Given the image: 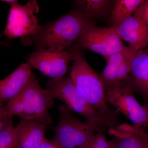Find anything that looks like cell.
<instances>
[{
	"instance_id": "e0dca14e",
	"label": "cell",
	"mask_w": 148,
	"mask_h": 148,
	"mask_svg": "<svg viewBox=\"0 0 148 148\" xmlns=\"http://www.w3.org/2000/svg\"><path fill=\"white\" fill-rule=\"evenodd\" d=\"M144 0H114L108 21V28L116 27L132 16Z\"/></svg>"
},
{
	"instance_id": "ba28073f",
	"label": "cell",
	"mask_w": 148,
	"mask_h": 148,
	"mask_svg": "<svg viewBox=\"0 0 148 148\" xmlns=\"http://www.w3.org/2000/svg\"><path fill=\"white\" fill-rule=\"evenodd\" d=\"M109 104L125 116L134 125L148 130V107L140 104L129 88L120 84L105 89Z\"/></svg>"
},
{
	"instance_id": "484cf974",
	"label": "cell",
	"mask_w": 148,
	"mask_h": 148,
	"mask_svg": "<svg viewBox=\"0 0 148 148\" xmlns=\"http://www.w3.org/2000/svg\"><path fill=\"white\" fill-rule=\"evenodd\" d=\"M147 133L148 135V131H147Z\"/></svg>"
},
{
	"instance_id": "ffe728a7",
	"label": "cell",
	"mask_w": 148,
	"mask_h": 148,
	"mask_svg": "<svg viewBox=\"0 0 148 148\" xmlns=\"http://www.w3.org/2000/svg\"><path fill=\"white\" fill-rule=\"evenodd\" d=\"M135 55L127 57L119 66L117 73L116 77L117 81L119 83L125 79L129 75L130 71L131 62Z\"/></svg>"
},
{
	"instance_id": "9a60e30c",
	"label": "cell",
	"mask_w": 148,
	"mask_h": 148,
	"mask_svg": "<svg viewBox=\"0 0 148 148\" xmlns=\"http://www.w3.org/2000/svg\"><path fill=\"white\" fill-rule=\"evenodd\" d=\"M114 0H75L73 10L91 20H108Z\"/></svg>"
},
{
	"instance_id": "7402d4cb",
	"label": "cell",
	"mask_w": 148,
	"mask_h": 148,
	"mask_svg": "<svg viewBox=\"0 0 148 148\" xmlns=\"http://www.w3.org/2000/svg\"><path fill=\"white\" fill-rule=\"evenodd\" d=\"M5 106L0 103V132L12 124V118L7 114Z\"/></svg>"
},
{
	"instance_id": "277c9868",
	"label": "cell",
	"mask_w": 148,
	"mask_h": 148,
	"mask_svg": "<svg viewBox=\"0 0 148 148\" xmlns=\"http://www.w3.org/2000/svg\"><path fill=\"white\" fill-rule=\"evenodd\" d=\"M46 86L54 100H61L72 111L84 116L86 122L95 126L97 132L106 131L108 128L104 119L80 94L70 75L58 79H51Z\"/></svg>"
},
{
	"instance_id": "6da1fadb",
	"label": "cell",
	"mask_w": 148,
	"mask_h": 148,
	"mask_svg": "<svg viewBox=\"0 0 148 148\" xmlns=\"http://www.w3.org/2000/svg\"><path fill=\"white\" fill-rule=\"evenodd\" d=\"M95 24V21L73 9L57 20L46 23L36 34L21 38V43L34 45L37 50L50 49L72 51L78 38Z\"/></svg>"
},
{
	"instance_id": "603a6c76",
	"label": "cell",
	"mask_w": 148,
	"mask_h": 148,
	"mask_svg": "<svg viewBox=\"0 0 148 148\" xmlns=\"http://www.w3.org/2000/svg\"><path fill=\"white\" fill-rule=\"evenodd\" d=\"M39 148H63L54 140L49 141L46 138Z\"/></svg>"
},
{
	"instance_id": "9c48e42d",
	"label": "cell",
	"mask_w": 148,
	"mask_h": 148,
	"mask_svg": "<svg viewBox=\"0 0 148 148\" xmlns=\"http://www.w3.org/2000/svg\"><path fill=\"white\" fill-rule=\"evenodd\" d=\"M115 27L101 28L92 25L80 36L75 43L80 50L93 51L105 58L125 47L116 33Z\"/></svg>"
},
{
	"instance_id": "44dd1931",
	"label": "cell",
	"mask_w": 148,
	"mask_h": 148,
	"mask_svg": "<svg viewBox=\"0 0 148 148\" xmlns=\"http://www.w3.org/2000/svg\"><path fill=\"white\" fill-rule=\"evenodd\" d=\"M132 15L139 18L148 25V0H144Z\"/></svg>"
},
{
	"instance_id": "ac0fdd59",
	"label": "cell",
	"mask_w": 148,
	"mask_h": 148,
	"mask_svg": "<svg viewBox=\"0 0 148 148\" xmlns=\"http://www.w3.org/2000/svg\"><path fill=\"white\" fill-rule=\"evenodd\" d=\"M0 148H17L16 129L13 124L0 132Z\"/></svg>"
},
{
	"instance_id": "d4e9b609",
	"label": "cell",
	"mask_w": 148,
	"mask_h": 148,
	"mask_svg": "<svg viewBox=\"0 0 148 148\" xmlns=\"http://www.w3.org/2000/svg\"><path fill=\"white\" fill-rule=\"evenodd\" d=\"M8 47L9 45L7 43L5 42H4L1 41H0V47Z\"/></svg>"
},
{
	"instance_id": "52a82bcc",
	"label": "cell",
	"mask_w": 148,
	"mask_h": 148,
	"mask_svg": "<svg viewBox=\"0 0 148 148\" xmlns=\"http://www.w3.org/2000/svg\"><path fill=\"white\" fill-rule=\"evenodd\" d=\"M39 11V7L36 1H29L24 5L17 3L10 6L3 35L9 39H12L18 37L21 38L38 33L42 27L35 15Z\"/></svg>"
},
{
	"instance_id": "7c38bea8",
	"label": "cell",
	"mask_w": 148,
	"mask_h": 148,
	"mask_svg": "<svg viewBox=\"0 0 148 148\" xmlns=\"http://www.w3.org/2000/svg\"><path fill=\"white\" fill-rule=\"evenodd\" d=\"M20 119L15 127L16 148H39L46 139L49 126L38 121Z\"/></svg>"
},
{
	"instance_id": "2e32d148",
	"label": "cell",
	"mask_w": 148,
	"mask_h": 148,
	"mask_svg": "<svg viewBox=\"0 0 148 148\" xmlns=\"http://www.w3.org/2000/svg\"><path fill=\"white\" fill-rule=\"evenodd\" d=\"M136 52L135 49L128 45L125 47L118 52L105 57L107 65L103 72L100 74L105 89L120 84L116 78L119 66L126 58L135 55Z\"/></svg>"
},
{
	"instance_id": "d6986e66",
	"label": "cell",
	"mask_w": 148,
	"mask_h": 148,
	"mask_svg": "<svg viewBox=\"0 0 148 148\" xmlns=\"http://www.w3.org/2000/svg\"><path fill=\"white\" fill-rule=\"evenodd\" d=\"M105 132L103 130L98 131L93 142L88 148H114L113 141L108 140Z\"/></svg>"
},
{
	"instance_id": "30bf717a",
	"label": "cell",
	"mask_w": 148,
	"mask_h": 148,
	"mask_svg": "<svg viewBox=\"0 0 148 148\" xmlns=\"http://www.w3.org/2000/svg\"><path fill=\"white\" fill-rule=\"evenodd\" d=\"M140 95L148 107V47L138 50L132 58L128 76L120 82Z\"/></svg>"
},
{
	"instance_id": "5bb4252c",
	"label": "cell",
	"mask_w": 148,
	"mask_h": 148,
	"mask_svg": "<svg viewBox=\"0 0 148 148\" xmlns=\"http://www.w3.org/2000/svg\"><path fill=\"white\" fill-rule=\"evenodd\" d=\"M32 66L28 62L21 64L8 76L0 80V103L4 105L17 95L29 81Z\"/></svg>"
},
{
	"instance_id": "7a4b0ae2",
	"label": "cell",
	"mask_w": 148,
	"mask_h": 148,
	"mask_svg": "<svg viewBox=\"0 0 148 148\" xmlns=\"http://www.w3.org/2000/svg\"><path fill=\"white\" fill-rule=\"evenodd\" d=\"M79 48L70 76L81 95L102 116L107 128L119 125V112L109 106L100 75L95 71L83 57Z\"/></svg>"
},
{
	"instance_id": "8992f818",
	"label": "cell",
	"mask_w": 148,
	"mask_h": 148,
	"mask_svg": "<svg viewBox=\"0 0 148 148\" xmlns=\"http://www.w3.org/2000/svg\"><path fill=\"white\" fill-rule=\"evenodd\" d=\"M79 47L75 43L72 51L45 49L36 51L29 55L28 62L32 68L52 79L65 77L70 61L77 57Z\"/></svg>"
},
{
	"instance_id": "4fadbf2b",
	"label": "cell",
	"mask_w": 148,
	"mask_h": 148,
	"mask_svg": "<svg viewBox=\"0 0 148 148\" xmlns=\"http://www.w3.org/2000/svg\"><path fill=\"white\" fill-rule=\"evenodd\" d=\"M109 130L114 137V148H148L146 131L140 127L124 123Z\"/></svg>"
},
{
	"instance_id": "cb8c5ba5",
	"label": "cell",
	"mask_w": 148,
	"mask_h": 148,
	"mask_svg": "<svg viewBox=\"0 0 148 148\" xmlns=\"http://www.w3.org/2000/svg\"><path fill=\"white\" fill-rule=\"evenodd\" d=\"M2 1L3 2L6 3L9 5H10V6L18 3V1H15V0H4V1Z\"/></svg>"
},
{
	"instance_id": "3957f363",
	"label": "cell",
	"mask_w": 148,
	"mask_h": 148,
	"mask_svg": "<svg viewBox=\"0 0 148 148\" xmlns=\"http://www.w3.org/2000/svg\"><path fill=\"white\" fill-rule=\"evenodd\" d=\"M54 105V99L47 89L41 87L39 80L32 74L29 81L17 95L5 106L10 117L18 116L20 118L38 121L48 126L53 123L49 109Z\"/></svg>"
},
{
	"instance_id": "8fae6325",
	"label": "cell",
	"mask_w": 148,
	"mask_h": 148,
	"mask_svg": "<svg viewBox=\"0 0 148 148\" xmlns=\"http://www.w3.org/2000/svg\"><path fill=\"white\" fill-rule=\"evenodd\" d=\"M115 31L136 51L148 47V25L133 15L115 27Z\"/></svg>"
},
{
	"instance_id": "5b68a950",
	"label": "cell",
	"mask_w": 148,
	"mask_h": 148,
	"mask_svg": "<svg viewBox=\"0 0 148 148\" xmlns=\"http://www.w3.org/2000/svg\"><path fill=\"white\" fill-rule=\"evenodd\" d=\"M60 116L53 140L63 148H88L95 137V126L74 116L66 104L58 108Z\"/></svg>"
}]
</instances>
